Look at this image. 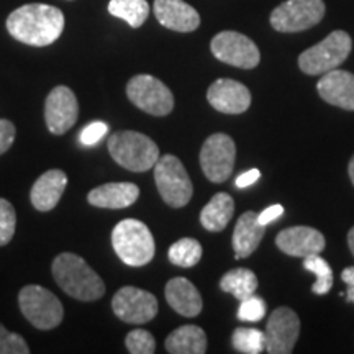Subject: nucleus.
<instances>
[{
  "label": "nucleus",
  "mask_w": 354,
  "mask_h": 354,
  "mask_svg": "<svg viewBox=\"0 0 354 354\" xmlns=\"http://www.w3.org/2000/svg\"><path fill=\"white\" fill-rule=\"evenodd\" d=\"M30 348L21 335L12 333L0 325V354H28Z\"/></svg>",
  "instance_id": "473e14b6"
},
{
  "label": "nucleus",
  "mask_w": 354,
  "mask_h": 354,
  "mask_svg": "<svg viewBox=\"0 0 354 354\" xmlns=\"http://www.w3.org/2000/svg\"><path fill=\"white\" fill-rule=\"evenodd\" d=\"M323 17V0H286L272 10L271 26L281 33H297L320 24Z\"/></svg>",
  "instance_id": "1a4fd4ad"
},
{
  "label": "nucleus",
  "mask_w": 354,
  "mask_h": 354,
  "mask_svg": "<svg viewBox=\"0 0 354 354\" xmlns=\"http://www.w3.org/2000/svg\"><path fill=\"white\" fill-rule=\"evenodd\" d=\"M259 177H261L259 169H250L236 177V183H234V185H236L238 189H246L250 187V185H253Z\"/></svg>",
  "instance_id": "e433bc0d"
},
{
  "label": "nucleus",
  "mask_w": 354,
  "mask_h": 354,
  "mask_svg": "<svg viewBox=\"0 0 354 354\" xmlns=\"http://www.w3.org/2000/svg\"><path fill=\"white\" fill-rule=\"evenodd\" d=\"M107 146L113 161L131 172L149 171L159 159L158 145L138 131H117L110 136Z\"/></svg>",
  "instance_id": "7ed1b4c3"
},
{
  "label": "nucleus",
  "mask_w": 354,
  "mask_h": 354,
  "mask_svg": "<svg viewBox=\"0 0 354 354\" xmlns=\"http://www.w3.org/2000/svg\"><path fill=\"white\" fill-rule=\"evenodd\" d=\"M66 185H68V176L64 171H46L35 180L32 192H30V201L37 210L50 212L59 203Z\"/></svg>",
  "instance_id": "6ab92c4d"
},
{
  "label": "nucleus",
  "mask_w": 354,
  "mask_h": 354,
  "mask_svg": "<svg viewBox=\"0 0 354 354\" xmlns=\"http://www.w3.org/2000/svg\"><path fill=\"white\" fill-rule=\"evenodd\" d=\"M266 233V227L259 223L258 214L256 212H245L233 230V251L234 258L243 259L248 258L258 250L259 243L263 241Z\"/></svg>",
  "instance_id": "412c9836"
},
{
  "label": "nucleus",
  "mask_w": 354,
  "mask_h": 354,
  "mask_svg": "<svg viewBox=\"0 0 354 354\" xmlns=\"http://www.w3.org/2000/svg\"><path fill=\"white\" fill-rule=\"evenodd\" d=\"M210 50L221 63L240 69H253L261 61V53L256 43L238 32L215 35L210 43Z\"/></svg>",
  "instance_id": "9b49d317"
},
{
  "label": "nucleus",
  "mask_w": 354,
  "mask_h": 354,
  "mask_svg": "<svg viewBox=\"0 0 354 354\" xmlns=\"http://www.w3.org/2000/svg\"><path fill=\"white\" fill-rule=\"evenodd\" d=\"M165 346L171 354H203L207 351V335L201 326L184 325L167 336Z\"/></svg>",
  "instance_id": "5701e85b"
},
{
  "label": "nucleus",
  "mask_w": 354,
  "mask_h": 354,
  "mask_svg": "<svg viewBox=\"0 0 354 354\" xmlns=\"http://www.w3.org/2000/svg\"><path fill=\"white\" fill-rule=\"evenodd\" d=\"M300 335L297 313L289 307L274 310L266 325V351L269 354H290Z\"/></svg>",
  "instance_id": "ddd939ff"
},
{
  "label": "nucleus",
  "mask_w": 354,
  "mask_h": 354,
  "mask_svg": "<svg viewBox=\"0 0 354 354\" xmlns=\"http://www.w3.org/2000/svg\"><path fill=\"white\" fill-rule=\"evenodd\" d=\"M233 348L243 354H259L266 351V336L256 328H236L232 336Z\"/></svg>",
  "instance_id": "c85d7f7f"
},
{
  "label": "nucleus",
  "mask_w": 354,
  "mask_h": 354,
  "mask_svg": "<svg viewBox=\"0 0 354 354\" xmlns=\"http://www.w3.org/2000/svg\"><path fill=\"white\" fill-rule=\"evenodd\" d=\"M234 214V202L232 196L225 192L215 194L210 202L201 212L202 227L209 232H221L227 228Z\"/></svg>",
  "instance_id": "b1692460"
},
{
  "label": "nucleus",
  "mask_w": 354,
  "mask_h": 354,
  "mask_svg": "<svg viewBox=\"0 0 354 354\" xmlns=\"http://www.w3.org/2000/svg\"><path fill=\"white\" fill-rule=\"evenodd\" d=\"M17 227V214L13 205L6 198H0V246L12 241Z\"/></svg>",
  "instance_id": "7c9ffc66"
},
{
  "label": "nucleus",
  "mask_w": 354,
  "mask_h": 354,
  "mask_svg": "<svg viewBox=\"0 0 354 354\" xmlns=\"http://www.w3.org/2000/svg\"><path fill=\"white\" fill-rule=\"evenodd\" d=\"M109 133V125L104 122H92L87 127L82 128L81 135H79V141L84 146H94L104 138Z\"/></svg>",
  "instance_id": "72a5a7b5"
},
{
  "label": "nucleus",
  "mask_w": 354,
  "mask_h": 354,
  "mask_svg": "<svg viewBox=\"0 0 354 354\" xmlns=\"http://www.w3.org/2000/svg\"><path fill=\"white\" fill-rule=\"evenodd\" d=\"M276 245L292 258H307L325 250V236L312 227H290L279 232Z\"/></svg>",
  "instance_id": "dca6fc26"
},
{
  "label": "nucleus",
  "mask_w": 354,
  "mask_h": 354,
  "mask_svg": "<svg viewBox=\"0 0 354 354\" xmlns=\"http://www.w3.org/2000/svg\"><path fill=\"white\" fill-rule=\"evenodd\" d=\"M113 313L122 322L131 325H143L151 322L158 315V299L151 292L138 289V287H122L112 299Z\"/></svg>",
  "instance_id": "f8f14e48"
},
{
  "label": "nucleus",
  "mask_w": 354,
  "mask_h": 354,
  "mask_svg": "<svg viewBox=\"0 0 354 354\" xmlns=\"http://www.w3.org/2000/svg\"><path fill=\"white\" fill-rule=\"evenodd\" d=\"M318 94L326 104L343 110H354V74L333 69L325 73L317 84Z\"/></svg>",
  "instance_id": "a211bd4d"
},
{
  "label": "nucleus",
  "mask_w": 354,
  "mask_h": 354,
  "mask_svg": "<svg viewBox=\"0 0 354 354\" xmlns=\"http://www.w3.org/2000/svg\"><path fill=\"white\" fill-rule=\"evenodd\" d=\"M207 100L216 112L238 115L250 109L251 92L233 79H216L207 91Z\"/></svg>",
  "instance_id": "2eb2a0df"
},
{
  "label": "nucleus",
  "mask_w": 354,
  "mask_h": 354,
  "mask_svg": "<svg viewBox=\"0 0 354 354\" xmlns=\"http://www.w3.org/2000/svg\"><path fill=\"white\" fill-rule=\"evenodd\" d=\"M20 310L35 328H56L64 317V307L51 290L41 286H25L19 294Z\"/></svg>",
  "instance_id": "0eeeda50"
},
{
  "label": "nucleus",
  "mask_w": 354,
  "mask_h": 354,
  "mask_svg": "<svg viewBox=\"0 0 354 354\" xmlns=\"http://www.w3.org/2000/svg\"><path fill=\"white\" fill-rule=\"evenodd\" d=\"M112 246L118 258L131 268H141L151 263L156 251L153 233L143 221L135 218L117 223L112 232Z\"/></svg>",
  "instance_id": "20e7f679"
},
{
  "label": "nucleus",
  "mask_w": 354,
  "mask_h": 354,
  "mask_svg": "<svg viewBox=\"0 0 354 354\" xmlns=\"http://www.w3.org/2000/svg\"><path fill=\"white\" fill-rule=\"evenodd\" d=\"M127 349L131 354H153L156 351L154 336L148 330H133L127 335Z\"/></svg>",
  "instance_id": "c756f323"
},
{
  "label": "nucleus",
  "mask_w": 354,
  "mask_h": 354,
  "mask_svg": "<svg viewBox=\"0 0 354 354\" xmlns=\"http://www.w3.org/2000/svg\"><path fill=\"white\" fill-rule=\"evenodd\" d=\"M109 12L125 20L131 28H140L149 15V3L146 0H110Z\"/></svg>",
  "instance_id": "a878e982"
},
{
  "label": "nucleus",
  "mask_w": 354,
  "mask_h": 354,
  "mask_svg": "<svg viewBox=\"0 0 354 354\" xmlns=\"http://www.w3.org/2000/svg\"><path fill=\"white\" fill-rule=\"evenodd\" d=\"M167 256H169V261L174 266H179V268H194L202 258V246L194 238H183V240L176 241L169 248Z\"/></svg>",
  "instance_id": "bb28decb"
},
{
  "label": "nucleus",
  "mask_w": 354,
  "mask_h": 354,
  "mask_svg": "<svg viewBox=\"0 0 354 354\" xmlns=\"http://www.w3.org/2000/svg\"><path fill=\"white\" fill-rule=\"evenodd\" d=\"M53 276L57 286L71 297L82 302H94L105 294V284L102 277L74 253H61L53 261Z\"/></svg>",
  "instance_id": "f03ea898"
},
{
  "label": "nucleus",
  "mask_w": 354,
  "mask_h": 354,
  "mask_svg": "<svg viewBox=\"0 0 354 354\" xmlns=\"http://www.w3.org/2000/svg\"><path fill=\"white\" fill-rule=\"evenodd\" d=\"M79 104L76 94L66 86H57L46 97L44 120L53 135H64L76 125Z\"/></svg>",
  "instance_id": "4468645a"
},
{
  "label": "nucleus",
  "mask_w": 354,
  "mask_h": 354,
  "mask_svg": "<svg viewBox=\"0 0 354 354\" xmlns=\"http://www.w3.org/2000/svg\"><path fill=\"white\" fill-rule=\"evenodd\" d=\"M282 214H284V207L279 205V203H274V205L268 207V209L261 212V214H258V220L261 225H264L266 227V225H269L271 221L277 220Z\"/></svg>",
  "instance_id": "c9c22d12"
},
{
  "label": "nucleus",
  "mask_w": 354,
  "mask_h": 354,
  "mask_svg": "<svg viewBox=\"0 0 354 354\" xmlns=\"http://www.w3.org/2000/svg\"><path fill=\"white\" fill-rule=\"evenodd\" d=\"M220 287L223 292H228L232 294L234 299L245 300L253 295L256 289H258V277L253 271L246 268H238V269H232L221 277L220 281Z\"/></svg>",
  "instance_id": "393cba45"
},
{
  "label": "nucleus",
  "mask_w": 354,
  "mask_h": 354,
  "mask_svg": "<svg viewBox=\"0 0 354 354\" xmlns=\"http://www.w3.org/2000/svg\"><path fill=\"white\" fill-rule=\"evenodd\" d=\"M353 48V39L343 30L331 32L323 41L305 50L299 56V68L308 76L330 73L338 69L348 59Z\"/></svg>",
  "instance_id": "39448f33"
},
{
  "label": "nucleus",
  "mask_w": 354,
  "mask_h": 354,
  "mask_svg": "<svg viewBox=\"0 0 354 354\" xmlns=\"http://www.w3.org/2000/svg\"><path fill=\"white\" fill-rule=\"evenodd\" d=\"M154 15L159 24L179 33H190L201 25L198 12L184 0H154Z\"/></svg>",
  "instance_id": "f3484780"
},
{
  "label": "nucleus",
  "mask_w": 354,
  "mask_h": 354,
  "mask_svg": "<svg viewBox=\"0 0 354 354\" xmlns=\"http://www.w3.org/2000/svg\"><path fill=\"white\" fill-rule=\"evenodd\" d=\"M64 15L57 7L46 3H26L7 19V30L17 41L28 46H50L64 30Z\"/></svg>",
  "instance_id": "f257e3e1"
},
{
  "label": "nucleus",
  "mask_w": 354,
  "mask_h": 354,
  "mask_svg": "<svg viewBox=\"0 0 354 354\" xmlns=\"http://www.w3.org/2000/svg\"><path fill=\"white\" fill-rule=\"evenodd\" d=\"M154 180H156L159 196L169 207L180 209L187 205L192 198V180L180 159L172 154H165L158 159L154 165Z\"/></svg>",
  "instance_id": "423d86ee"
},
{
  "label": "nucleus",
  "mask_w": 354,
  "mask_h": 354,
  "mask_svg": "<svg viewBox=\"0 0 354 354\" xmlns=\"http://www.w3.org/2000/svg\"><path fill=\"white\" fill-rule=\"evenodd\" d=\"M140 187L133 183H109L88 192L87 201L99 209H127L138 201Z\"/></svg>",
  "instance_id": "aec40b11"
},
{
  "label": "nucleus",
  "mask_w": 354,
  "mask_h": 354,
  "mask_svg": "<svg viewBox=\"0 0 354 354\" xmlns=\"http://www.w3.org/2000/svg\"><path fill=\"white\" fill-rule=\"evenodd\" d=\"M266 315V302L261 297L250 295V297L241 300L240 308H238V318L241 322H259Z\"/></svg>",
  "instance_id": "2f4dec72"
},
{
  "label": "nucleus",
  "mask_w": 354,
  "mask_h": 354,
  "mask_svg": "<svg viewBox=\"0 0 354 354\" xmlns=\"http://www.w3.org/2000/svg\"><path fill=\"white\" fill-rule=\"evenodd\" d=\"M348 172H349V179H351V183H353V185H354V156L351 158V161H349Z\"/></svg>",
  "instance_id": "ea45409f"
},
{
  "label": "nucleus",
  "mask_w": 354,
  "mask_h": 354,
  "mask_svg": "<svg viewBox=\"0 0 354 354\" xmlns=\"http://www.w3.org/2000/svg\"><path fill=\"white\" fill-rule=\"evenodd\" d=\"M236 159L234 141L225 133L209 136L201 149V166L203 174L215 184H221L232 176Z\"/></svg>",
  "instance_id": "9d476101"
},
{
  "label": "nucleus",
  "mask_w": 354,
  "mask_h": 354,
  "mask_svg": "<svg viewBox=\"0 0 354 354\" xmlns=\"http://www.w3.org/2000/svg\"><path fill=\"white\" fill-rule=\"evenodd\" d=\"M304 269L315 274L317 277V282L312 286L313 294H328L331 287H333V271H331V266L318 254H310L307 258H304Z\"/></svg>",
  "instance_id": "cd10ccee"
},
{
  "label": "nucleus",
  "mask_w": 354,
  "mask_h": 354,
  "mask_svg": "<svg viewBox=\"0 0 354 354\" xmlns=\"http://www.w3.org/2000/svg\"><path fill=\"white\" fill-rule=\"evenodd\" d=\"M15 141V125L0 118V154L7 153Z\"/></svg>",
  "instance_id": "f704fd0d"
},
{
  "label": "nucleus",
  "mask_w": 354,
  "mask_h": 354,
  "mask_svg": "<svg viewBox=\"0 0 354 354\" xmlns=\"http://www.w3.org/2000/svg\"><path fill=\"white\" fill-rule=\"evenodd\" d=\"M342 279L344 284L348 286L346 290V300L349 304H354V266H349V268L344 269L342 272Z\"/></svg>",
  "instance_id": "4c0bfd02"
},
{
  "label": "nucleus",
  "mask_w": 354,
  "mask_h": 354,
  "mask_svg": "<svg viewBox=\"0 0 354 354\" xmlns=\"http://www.w3.org/2000/svg\"><path fill=\"white\" fill-rule=\"evenodd\" d=\"M127 95L140 110L165 117L174 109V95L165 82L149 74H138L127 84Z\"/></svg>",
  "instance_id": "6e6552de"
},
{
  "label": "nucleus",
  "mask_w": 354,
  "mask_h": 354,
  "mask_svg": "<svg viewBox=\"0 0 354 354\" xmlns=\"http://www.w3.org/2000/svg\"><path fill=\"white\" fill-rule=\"evenodd\" d=\"M166 300L179 315L194 318L202 312L203 302L197 287L185 277H174L166 284Z\"/></svg>",
  "instance_id": "4be33fe9"
},
{
  "label": "nucleus",
  "mask_w": 354,
  "mask_h": 354,
  "mask_svg": "<svg viewBox=\"0 0 354 354\" xmlns=\"http://www.w3.org/2000/svg\"><path fill=\"white\" fill-rule=\"evenodd\" d=\"M348 246L354 256V227L349 230V233H348Z\"/></svg>",
  "instance_id": "58836bf2"
}]
</instances>
